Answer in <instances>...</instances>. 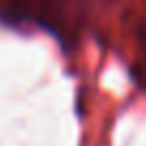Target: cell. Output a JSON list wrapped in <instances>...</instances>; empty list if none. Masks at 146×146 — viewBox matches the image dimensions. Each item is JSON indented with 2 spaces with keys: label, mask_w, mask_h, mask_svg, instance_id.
Instances as JSON below:
<instances>
[{
  "label": "cell",
  "mask_w": 146,
  "mask_h": 146,
  "mask_svg": "<svg viewBox=\"0 0 146 146\" xmlns=\"http://www.w3.org/2000/svg\"><path fill=\"white\" fill-rule=\"evenodd\" d=\"M135 78L146 88V26L140 32V60L135 64Z\"/></svg>",
  "instance_id": "1"
}]
</instances>
